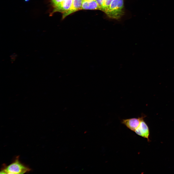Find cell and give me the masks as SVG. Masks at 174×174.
Wrapping results in <instances>:
<instances>
[{
  "label": "cell",
  "instance_id": "1",
  "mask_svg": "<svg viewBox=\"0 0 174 174\" xmlns=\"http://www.w3.org/2000/svg\"><path fill=\"white\" fill-rule=\"evenodd\" d=\"M31 169L22 163L17 157L8 166H4L0 174H23L30 171Z\"/></svg>",
  "mask_w": 174,
  "mask_h": 174
},
{
  "label": "cell",
  "instance_id": "2",
  "mask_svg": "<svg viewBox=\"0 0 174 174\" xmlns=\"http://www.w3.org/2000/svg\"><path fill=\"white\" fill-rule=\"evenodd\" d=\"M123 0H113L105 13L110 18L118 19L123 14Z\"/></svg>",
  "mask_w": 174,
  "mask_h": 174
},
{
  "label": "cell",
  "instance_id": "3",
  "mask_svg": "<svg viewBox=\"0 0 174 174\" xmlns=\"http://www.w3.org/2000/svg\"><path fill=\"white\" fill-rule=\"evenodd\" d=\"M144 117V116H142L138 118L123 119L122 120L121 122L129 129L134 132L139 125L141 121Z\"/></svg>",
  "mask_w": 174,
  "mask_h": 174
},
{
  "label": "cell",
  "instance_id": "4",
  "mask_svg": "<svg viewBox=\"0 0 174 174\" xmlns=\"http://www.w3.org/2000/svg\"><path fill=\"white\" fill-rule=\"evenodd\" d=\"M134 132L138 135L147 138L149 141V129L144 119L141 121L139 125Z\"/></svg>",
  "mask_w": 174,
  "mask_h": 174
},
{
  "label": "cell",
  "instance_id": "5",
  "mask_svg": "<svg viewBox=\"0 0 174 174\" xmlns=\"http://www.w3.org/2000/svg\"><path fill=\"white\" fill-rule=\"evenodd\" d=\"M73 0H64L54 7L52 13L59 12L63 13L68 10L71 7Z\"/></svg>",
  "mask_w": 174,
  "mask_h": 174
},
{
  "label": "cell",
  "instance_id": "6",
  "mask_svg": "<svg viewBox=\"0 0 174 174\" xmlns=\"http://www.w3.org/2000/svg\"><path fill=\"white\" fill-rule=\"evenodd\" d=\"M83 0H73L72 5L67 11L63 13L62 19L66 17L78 10H81Z\"/></svg>",
  "mask_w": 174,
  "mask_h": 174
},
{
  "label": "cell",
  "instance_id": "7",
  "mask_svg": "<svg viewBox=\"0 0 174 174\" xmlns=\"http://www.w3.org/2000/svg\"><path fill=\"white\" fill-rule=\"evenodd\" d=\"M82 9L100 10V8L95 0L90 1H83L81 8Z\"/></svg>",
  "mask_w": 174,
  "mask_h": 174
},
{
  "label": "cell",
  "instance_id": "8",
  "mask_svg": "<svg viewBox=\"0 0 174 174\" xmlns=\"http://www.w3.org/2000/svg\"><path fill=\"white\" fill-rule=\"evenodd\" d=\"M113 0H104L102 6V11L105 12L108 8Z\"/></svg>",
  "mask_w": 174,
  "mask_h": 174
},
{
  "label": "cell",
  "instance_id": "9",
  "mask_svg": "<svg viewBox=\"0 0 174 174\" xmlns=\"http://www.w3.org/2000/svg\"><path fill=\"white\" fill-rule=\"evenodd\" d=\"M64 0H51L52 4L54 7L62 2Z\"/></svg>",
  "mask_w": 174,
  "mask_h": 174
},
{
  "label": "cell",
  "instance_id": "10",
  "mask_svg": "<svg viewBox=\"0 0 174 174\" xmlns=\"http://www.w3.org/2000/svg\"><path fill=\"white\" fill-rule=\"evenodd\" d=\"M98 3L100 8V10H102V8L104 0H95Z\"/></svg>",
  "mask_w": 174,
  "mask_h": 174
},
{
  "label": "cell",
  "instance_id": "11",
  "mask_svg": "<svg viewBox=\"0 0 174 174\" xmlns=\"http://www.w3.org/2000/svg\"><path fill=\"white\" fill-rule=\"evenodd\" d=\"M83 0V1H92L93 0Z\"/></svg>",
  "mask_w": 174,
  "mask_h": 174
},
{
  "label": "cell",
  "instance_id": "12",
  "mask_svg": "<svg viewBox=\"0 0 174 174\" xmlns=\"http://www.w3.org/2000/svg\"><path fill=\"white\" fill-rule=\"evenodd\" d=\"M29 0H25V1L26 2H27Z\"/></svg>",
  "mask_w": 174,
  "mask_h": 174
}]
</instances>
